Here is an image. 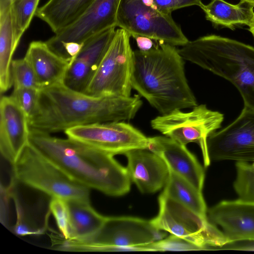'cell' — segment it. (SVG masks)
I'll return each mask as SVG.
<instances>
[{
	"instance_id": "3957f363",
	"label": "cell",
	"mask_w": 254,
	"mask_h": 254,
	"mask_svg": "<svg viewBox=\"0 0 254 254\" xmlns=\"http://www.w3.org/2000/svg\"><path fill=\"white\" fill-rule=\"evenodd\" d=\"M184 61L175 46L165 43L149 51L133 52L132 88L161 115L198 105Z\"/></svg>"
},
{
	"instance_id": "1f68e13d",
	"label": "cell",
	"mask_w": 254,
	"mask_h": 254,
	"mask_svg": "<svg viewBox=\"0 0 254 254\" xmlns=\"http://www.w3.org/2000/svg\"><path fill=\"white\" fill-rule=\"evenodd\" d=\"M146 4L166 13L171 14L175 10L183 7L197 5L200 6L201 0H142Z\"/></svg>"
},
{
	"instance_id": "9c48e42d",
	"label": "cell",
	"mask_w": 254,
	"mask_h": 254,
	"mask_svg": "<svg viewBox=\"0 0 254 254\" xmlns=\"http://www.w3.org/2000/svg\"><path fill=\"white\" fill-rule=\"evenodd\" d=\"M117 26L133 37H147L174 46H183L189 41L171 14L162 13L142 0H121Z\"/></svg>"
},
{
	"instance_id": "4fadbf2b",
	"label": "cell",
	"mask_w": 254,
	"mask_h": 254,
	"mask_svg": "<svg viewBox=\"0 0 254 254\" xmlns=\"http://www.w3.org/2000/svg\"><path fill=\"white\" fill-rule=\"evenodd\" d=\"M121 0H94L75 21L47 40L49 48L58 54L62 43H83L95 35L116 27Z\"/></svg>"
},
{
	"instance_id": "603a6c76",
	"label": "cell",
	"mask_w": 254,
	"mask_h": 254,
	"mask_svg": "<svg viewBox=\"0 0 254 254\" xmlns=\"http://www.w3.org/2000/svg\"><path fill=\"white\" fill-rule=\"evenodd\" d=\"M163 192L199 215L207 218V208L202 191L169 168Z\"/></svg>"
},
{
	"instance_id": "8fae6325",
	"label": "cell",
	"mask_w": 254,
	"mask_h": 254,
	"mask_svg": "<svg viewBox=\"0 0 254 254\" xmlns=\"http://www.w3.org/2000/svg\"><path fill=\"white\" fill-rule=\"evenodd\" d=\"M206 146L210 162L233 160L254 166V110L244 106L234 121L207 137Z\"/></svg>"
},
{
	"instance_id": "44dd1931",
	"label": "cell",
	"mask_w": 254,
	"mask_h": 254,
	"mask_svg": "<svg viewBox=\"0 0 254 254\" xmlns=\"http://www.w3.org/2000/svg\"><path fill=\"white\" fill-rule=\"evenodd\" d=\"M69 214L70 238L82 240L96 233L103 226L106 217L97 212L90 201L65 200Z\"/></svg>"
},
{
	"instance_id": "7c38bea8",
	"label": "cell",
	"mask_w": 254,
	"mask_h": 254,
	"mask_svg": "<svg viewBox=\"0 0 254 254\" xmlns=\"http://www.w3.org/2000/svg\"><path fill=\"white\" fill-rule=\"evenodd\" d=\"M77 140L113 155L136 148H148V137L130 124L120 122L78 126L64 131Z\"/></svg>"
},
{
	"instance_id": "d6986e66",
	"label": "cell",
	"mask_w": 254,
	"mask_h": 254,
	"mask_svg": "<svg viewBox=\"0 0 254 254\" xmlns=\"http://www.w3.org/2000/svg\"><path fill=\"white\" fill-rule=\"evenodd\" d=\"M94 0H48L38 7L35 16L56 34L75 21Z\"/></svg>"
},
{
	"instance_id": "4dcf8cb0",
	"label": "cell",
	"mask_w": 254,
	"mask_h": 254,
	"mask_svg": "<svg viewBox=\"0 0 254 254\" xmlns=\"http://www.w3.org/2000/svg\"><path fill=\"white\" fill-rule=\"evenodd\" d=\"M40 90L20 87L13 88L11 97L17 103L29 118L35 112Z\"/></svg>"
},
{
	"instance_id": "e0dca14e",
	"label": "cell",
	"mask_w": 254,
	"mask_h": 254,
	"mask_svg": "<svg viewBox=\"0 0 254 254\" xmlns=\"http://www.w3.org/2000/svg\"><path fill=\"white\" fill-rule=\"evenodd\" d=\"M148 149L166 162L168 168L202 191L204 170L195 156L186 147L166 136L148 137Z\"/></svg>"
},
{
	"instance_id": "5b68a950",
	"label": "cell",
	"mask_w": 254,
	"mask_h": 254,
	"mask_svg": "<svg viewBox=\"0 0 254 254\" xmlns=\"http://www.w3.org/2000/svg\"><path fill=\"white\" fill-rule=\"evenodd\" d=\"M164 231L151 220L130 216L106 217L102 227L93 236L82 240L64 238L56 249L78 252L143 251L144 246L165 238Z\"/></svg>"
},
{
	"instance_id": "6da1fadb",
	"label": "cell",
	"mask_w": 254,
	"mask_h": 254,
	"mask_svg": "<svg viewBox=\"0 0 254 254\" xmlns=\"http://www.w3.org/2000/svg\"><path fill=\"white\" fill-rule=\"evenodd\" d=\"M142 105L139 95L95 97L60 84L42 88L30 128L48 133L81 125L130 120Z\"/></svg>"
},
{
	"instance_id": "f1b7e54d",
	"label": "cell",
	"mask_w": 254,
	"mask_h": 254,
	"mask_svg": "<svg viewBox=\"0 0 254 254\" xmlns=\"http://www.w3.org/2000/svg\"><path fill=\"white\" fill-rule=\"evenodd\" d=\"M203 250L183 238L171 234L167 238L149 244L143 248L144 251H181Z\"/></svg>"
},
{
	"instance_id": "52a82bcc",
	"label": "cell",
	"mask_w": 254,
	"mask_h": 254,
	"mask_svg": "<svg viewBox=\"0 0 254 254\" xmlns=\"http://www.w3.org/2000/svg\"><path fill=\"white\" fill-rule=\"evenodd\" d=\"M158 215L150 220L158 229L169 232L201 247L225 246L228 242L216 226L162 192L158 197Z\"/></svg>"
},
{
	"instance_id": "83f0119b",
	"label": "cell",
	"mask_w": 254,
	"mask_h": 254,
	"mask_svg": "<svg viewBox=\"0 0 254 254\" xmlns=\"http://www.w3.org/2000/svg\"><path fill=\"white\" fill-rule=\"evenodd\" d=\"M11 72L13 88L25 87L41 89L31 65L24 57L13 60Z\"/></svg>"
},
{
	"instance_id": "4316f807",
	"label": "cell",
	"mask_w": 254,
	"mask_h": 254,
	"mask_svg": "<svg viewBox=\"0 0 254 254\" xmlns=\"http://www.w3.org/2000/svg\"><path fill=\"white\" fill-rule=\"evenodd\" d=\"M236 177L233 187L239 199L254 201V166L247 162H236Z\"/></svg>"
},
{
	"instance_id": "484cf974",
	"label": "cell",
	"mask_w": 254,
	"mask_h": 254,
	"mask_svg": "<svg viewBox=\"0 0 254 254\" xmlns=\"http://www.w3.org/2000/svg\"><path fill=\"white\" fill-rule=\"evenodd\" d=\"M94 72L87 63L76 58L70 64L63 84L71 90L85 93Z\"/></svg>"
},
{
	"instance_id": "cb8c5ba5",
	"label": "cell",
	"mask_w": 254,
	"mask_h": 254,
	"mask_svg": "<svg viewBox=\"0 0 254 254\" xmlns=\"http://www.w3.org/2000/svg\"><path fill=\"white\" fill-rule=\"evenodd\" d=\"M116 32L115 27L107 29L87 40L76 58L96 70L107 51Z\"/></svg>"
},
{
	"instance_id": "ffe728a7",
	"label": "cell",
	"mask_w": 254,
	"mask_h": 254,
	"mask_svg": "<svg viewBox=\"0 0 254 254\" xmlns=\"http://www.w3.org/2000/svg\"><path fill=\"white\" fill-rule=\"evenodd\" d=\"M206 19L217 26L234 29L241 25L249 26L254 17V5L241 0L237 4L225 0H211L200 6Z\"/></svg>"
},
{
	"instance_id": "f546056e",
	"label": "cell",
	"mask_w": 254,
	"mask_h": 254,
	"mask_svg": "<svg viewBox=\"0 0 254 254\" xmlns=\"http://www.w3.org/2000/svg\"><path fill=\"white\" fill-rule=\"evenodd\" d=\"M49 209L53 214L57 227L64 239L70 238L69 214L65 200L51 197L49 203Z\"/></svg>"
},
{
	"instance_id": "d4e9b609",
	"label": "cell",
	"mask_w": 254,
	"mask_h": 254,
	"mask_svg": "<svg viewBox=\"0 0 254 254\" xmlns=\"http://www.w3.org/2000/svg\"><path fill=\"white\" fill-rule=\"evenodd\" d=\"M40 0H14L10 5L14 40L18 45L21 38L35 16Z\"/></svg>"
},
{
	"instance_id": "836d02e7",
	"label": "cell",
	"mask_w": 254,
	"mask_h": 254,
	"mask_svg": "<svg viewBox=\"0 0 254 254\" xmlns=\"http://www.w3.org/2000/svg\"><path fill=\"white\" fill-rule=\"evenodd\" d=\"M248 27H249L248 30L251 32V33L252 34L253 37L254 39V17L253 20H252L251 22L250 23V24L249 25Z\"/></svg>"
},
{
	"instance_id": "d590c367",
	"label": "cell",
	"mask_w": 254,
	"mask_h": 254,
	"mask_svg": "<svg viewBox=\"0 0 254 254\" xmlns=\"http://www.w3.org/2000/svg\"><path fill=\"white\" fill-rule=\"evenodd\" d=\"M14 0H0V1L5 2L11 3V2Z\"/></svg>"
},
{
	"instance_id": "d6a6232c",
	"label": "cell",
	"mask_w": 254,
	"mask_h": 254,
	"mask_svg": "<svg viewBox=\"0 0 254 254\" xmlns=\"http://www.w3.org/2000/svg\"><path fill=\"white\" fill-rule=\"evenodd\" d=\"M139 50L147 51L153 48L155 46L152 39L144 36H135L133 37Z\"/></svg>"
},
{
	"instance_id": "e575fe53",
	"label": "cell",
	"mask_w": 254,
	"mask_h": 254,
	"mask_svg": "<svg viewBox=\"0 0 254 254\" xmlns=\"http://www.w3.org/2000/svg\"><path fill=\"white\" fill-rule=\"evenodd\" d=\"M254 5V0H242Z\"/></svg>"
},
{
	"instance_id": "ba28073f",
	"label": "cell",
	"mask_w": 254,
	"mask_h": 254,
	"mask_svg": "<svg viewBox=\"0 0 254 254\" xmlns=\"http://www.w3.org/2000/svg\"><path fill=\"white\" fill-rule=\"evenodd\" d=\"M130 37L124 29L116 30L111 45L94 72L85 94L95 97L130 96L133 51Z\"/></svg>"
},
{
	"instance_id": "30bf717a",
	"label": "cell",
	"mask_w": 254,
	"mask_h": 254,
	"mask_svg": "<svg viewBox=\"0 0 254 254\" xmlns=\"http://www.w3.org/2000/svg\"><path fill=\"white\" fill-rule=\"evenodd\" d=\"M223 114L197 105L190 112L176 110L158 116L150 122L152 128L184 145L191 142L200 146L208 136L221 127Z\"/></svg>"
},
{
	"instance_id": "8992f818",
	"label": "cell",
	"mask_w": 254,
	"mask_h": 254,
	"mask_svg": "<svg viewBox=\"0 0 254 254\" xmlns=\"http://www.w3.org/2000/svg\"><path fill=\"white\" fill-rule=\"evenodd\" d=\"M11 166L20 184L51 197L90 201L89 189L71 180L29 143Z\"/></svg>"
},
{
	"instance_id": "9a60e30c",
	"label": "cell",
	"mask_w": 254,
	"mask_h": 254,
	"mask_svg": "<svg viewBox=\"0 0 254 254\" xmlns=\"http://www.w3.org/2000/svg\"><path fill=\"white\" fill-rule=\"evenodd\" d=\"M29 118L11 96L0 101V151L12 164L29 143Z\"/></svg>"
},
{
	"instance_id": "2e32d148",
	"label": "cell",
	"mask_w": 254,
	"mask_h": 254,
	"mask_svg": "<svg viewBox=\"0 0 254 254\" xmlns=\"http://www.w3.org/2000/svg\"><path fill=\"white\" fill-rule=\"evenodd\" d=\"M129 177L143 193L156 192L164 187L169 170L164 160L148 148H136L126 152Z\"/></svg>"
},
{
	"instance_id": "277c9868",
	"label": "cell",
	"mask_w": 254,
	"mask_h": 254,
	"mask_svg": "<svg viewBox=\"0 0 254 254\" xmlns=\"http://www.w3.org/2000/svg\"><path fill=\"white\" fill-rule=\"evenodd\" d=\"M178 51L182 58L231 82L244 106L254 110V47L209 35L189 41Z\"/></svg>"
},
{
	"instance_id": "7a4b0ae2",
	"label": "cell",
	"mask_w": 254,
	"mask_h": 254,
	"mask_svg": "<svg viewBox=\"0 0 254 254\" xmlns=\"http://www.w3.org/2000/svg\"><path fill=\"white\" fill-rule=\"evenodd\" d=\"M29 143L71 180L89 189L113 196L130 190L127 168L111 154L77 140L56 137L32 128Z\"/></svg>"
},
{
	"instance_id": "7402d4cb",
	"label": "cell",
	"mask_w": 254,
	"mask_h": 254,
	"mask_svg": "<svg viewBox=\"0 0 254 254\" xmlns=\"http://www.w3.org/2000/svg\"><path fill=\"white\" fill-rule=\"evenodd\" d=\"M11 3L0 2V91L2 94L12 85L11 67L18 46L13 33Z\"/></svg>"
},
{
	"instance_id": "ac0fdd59",
	"label": "cell",
	"mask_w": 254,
	"mask_h": 254,
	"mask_svg": "<svg viewBox=\"0 0 254 254\" xmlns=\"http://www.w3.org/2000/svg\"><path fill=\"white\" fill-rule=\"evenodd\" d=\"M24 58L31 65L41 89L64 83L70 61L53 51L46 42H31Z\"/></svg>"
},
{
	"instance_id": "5bb4252c",
	"label": "cell",
	"mask_w": 254,
	"mask_h": 254,
	"mask_svg": "<svg viewBox=\"0 0 254 254\" xmlns=\"http://www.w3.org/2000/svg\"><path fill=\"white\" fill-rule=\"evenodd\" d=\"M207 218L220 228L227 244L254 241V201L222 200L207 210Z\"/></svg>"
}]
</instances>
